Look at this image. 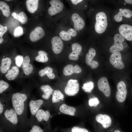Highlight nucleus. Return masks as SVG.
Returning <instances> with one entry per match:
<instances>
[{"mask_svg":"<svg viewBox=\"0 0 132 132\" xmlns=\"http://www.w3.org/2000/svg\"><path fill=\"white\" fill-rule=\"evenodd\" d=\"M72 3L74 5H77L83 1L82 0H71Z\"/></svg>","mask_w":132,"mask_h":132,"instance_id":"nucleus-42","label":"nucleus"},{"mask_svg":"<svg viewBox=\"0 0 132 132\" xmlns=\"http://www.w3.org/2000/svg\"><path fill=\"white\" fill-rule=\"evenodd\" d=\"M79 85L76 79H70L68 81L64 90L65 94L69 96L75 95L79 91Z\"/></svg>","mask_w":132,"mask_h":132,"instance_id":"nucleus-3","label":"nucleus"},{"mask_svg":"<svg viewBox=\"0 0 132 132\" xmlns=\"http://www.w3.org/2000/svg\"><path fill=\"white\" fill-rule=\"evenodd\" d=\"M71 19L74 24L75 29L77 31L82 30L85 25V22L83 19L77 13L73 14Z\"/></svg>","mask_w":132,"mask_h":132,"instance_id":"nucleus-15","label":"nucleus"},{"mask_svg":"<svg viewBox=\"0 0 132 132\" xmlns=\"http://www.w3.org/2000/svg\"><path fill=\"white\" fill-rule=\"evenodd\" d=\"M96 20L95 30L98 33H102L105 31L108 25L106 15L103 12H99L96 15Z\"/></svg>","mask_w":132,"mask_h":132,"instance_id":"nucleus-2","label":"nucleus"},{"mask_svg":"<svg viewBox=\"0 0 132 132\" xmlns=\"http://www.w3.org/2000/svg\"><path fill=\"white\" fill-rule=\"evenodd\" d=\"M44 103L41 99L31 100L29 103V106L31 113L33 116H35Z\"/></svg>","mask_w":132,"mask_h":132,"instance_id":"nucleus-16","label":"nucleus"},{"mask_svg":"<svg viewBox=\"0 0 132 132\" xmlns=\"http://www.w3.org/2000/svg\"><path fill=\"white\" fill-rule=\"evenodd\" d=\"M96 55V52L95 49L91 48L89 50L88 52L86 54L85 56L86 63L93 69L96 68L99 66V63L97 62L95 60L93 61V59Z\"/></svg>","mask_w":132,"mask_h":132,"instance_id":"nucleus-10","label":"nucleus"},{"mask_svg":"<svg viewBox=\"0 0 132 132\" xmlns=\"http://www.w3.org/2000/svg\"><path fill=\"white\" fill-rule=\"evenodd\" d=\"M125 1L128 3L132 4V0H125Z\"/></svg>","mask_w":132,"mask_h":132,"instance_id":"nucleus-44","label":"nucleus"},{"mask_svg":"<svg viewBox=\"0 0 132 132\" xmlns=\"http://www.w3.org/2000/svg\"><path fill=\"white\" fill-rule=\"evenodd\" d=\"M45 32L43 29L40 27H37L31 32L29 38L32 42H35L43 38Z\"/></svg>","mask_w":132,"mask_h":132,"instance_id":"nucleus-14","label":"nucleus"},{"mask_svg":"<svg viewBox=\"0 0 132 132\" xmlns=\"http://www.w3.org/2000/svg\"><path fill=\"white\" fill-rule=\"evenodd\" d=\"M64 96L60 91L58 90H54L52 95V101L53 103H56L63 101Z\"/></svg>","mask_w":132,"mask_h":132,"instance_id":"nucleus-29","label":"nucleus"},{"mask_svg":"<svg viewBox=\"0 0 132 132\" xmlns=\"http://www.w3.org/2000/svg\"><path fill=\"white\" fill-rule=\"evenodd\" d=\"M120 34L128 41H132V26L127 24L121 25L119 29Z\"/></svg>","mask_w":132,"mask_h":132,"instance_id":"nucleus-9","label":"nucleus"},{"mask_svg":"<svg viewBox=\"0 0 132 132\" xmlns=\"http://www.w3.org/2000/svg\"><path fill=\"white\" fill-rule=\"evenodd\" d=\"M53 71V70L52 68L47 66L44 69L40 70L38 72V74L41 77H43L46 75L49 78L52 79L55 77V74L52 73Z\"/></svg>","mask_w":132,"mask_h":132,"instance_id":"nucleus-27","label":"nucleus"},{"mask_svg":"<svg viewBox=\"0 0 132 132\" xmlns=\"http://www.w3.org/2000/svg\"><path fill=\"white\" fill-rule=\"evenodd\" d=\"M7 0V1H11V0Z\"/></svg>","mask_w":132,"mask_h":132,"instance_id":"nucleus-46","label":"nucleus"},{"mask_svg":"<svg viewBox=\"0 0 132 132\" xmlns=\"http://www.w3.org/2000/svg\"><path fill=\"white\" fill-rule=\"evenodd\" d=\"M109 61L111 64L118 69H121L124 66L122 60L121 54L119 52L113 53L110 55Z\"/></svg>","mask_w":132,"mask_h":132,"instance_id":"nucleus-7","label":"nucleus"},{"mask_svg":"<svg viewBox=\"0 0 132 132\" xmlns=\"http://www.w3.org/2000/svg\"><path fill=\"white\" fill-rule=\"evenodd\" d=\"M71 132H89L87 129L78 126L73 127L71 129Z\"/></svg>","mask_w":132,"mask_h":132,"instance_id":"nucleus-38","label":"nucleus"},{"mask_svg":"<svg viewBox=\"0 0 132 132\" xmlns=\"http://www.w3.org/2000/svg\"><path fill=\"white\" fill-rule=\"evenodd\" d=\"M94 83L92 81H89L84 83L82 88L85 92L90 93L94 88Z\"/></svg>","mask_w":132,"mask_h":132,"instance_id":"nucleus-32","label":"nucleus"},{"mask_svg":"<svg viewBox=\"0 0 132 132\" xmlns=\"http://www.w3.org/2000/svg\"><path fill=\"white\" fill-rule=\"evenodd\" d=\"M11 15L16 19L20 22L22 24H25L27 21V17L23 11H21L19 13L13 12L12 13Z\"/></svg>","mask_w":132,"mask_h":132,"instance_id":"nucleus-28","label":"nucleus"},{"mask_svg":"<svg viewBox=\"0 0 132 132\" xmlns=\"http://www.w3.org/2000/svg\"><path fill=\"white\" fill-rule=\"evenodd\" d=\"M95 119L96 121L101 124L104 128H108L111 125L112 120L108 115L99 114L96 116Z\"/></svg>","mask_w":132,"mask_h":132,"instance_id":"nucleus-13","label":"nucleus"},{"mask_svg":"<svg viewBox=\"0 0 132 132\" xmlns=\"http://www.w3.org/2000/svg\"><path fill=\"white\" fill-rule=\"evenodd\" d=\"M29 132H44L43 130L39 126L37 125L33 126Z\"/></svg>","mask_w":132,"mask_h":132,"instance_id":"nucleus-39","label":"nucleus"},{"mask_svg":"<svg viewBox=\"0 0 132 132\" xmlns=\"http://www.w3.org/2000/svg\"><path fill=\"white\" fill-rule=\"evenodd\" d=\"M114 43L110 47L109 50L111 53L119 52L123 49L122 43L124 41V38L120 34L117 33L114 37Z\"/></svg>","mask_w":132,"mask_h":132,"instance_id":"nucleus-5","label":"nucleus"},{"mask_svg":"<svg viewBox=\"0 0 132 132\" xmlns=\"http://www.w3.org/2000/svg\"><path fill=\"white\" fill-rule=\"evenodd\" d=\"M4 114L6 119L10 123L14 125L18 123V115L13 108L6 109L4 111Z\"/></svg>","mask_w":132,"mask_h":132,"instance_id":"nucleus-11","label":"nucleus"},{"mask_svg":"<svg viewBox=\"0 0 132 132\" xmlns=\"http://www.w3.org/2000/svg\"><path fill=\"white\" fill-rule=\"evenodd\" d=\"M38 55L36 56L35 59L36 61L39 62L46 63L48 59L47 56V54L45 51L40 50L38 52Z\"/></svg>","mask_w":132,"mask_h":132,"instance_id":"nucleus-30","label":"nucleus"},{"mask_svg":"<svg viewBox=\"0 0 132 132\" xmlns=\"http://www.w3.org/2000/svg\"><path fill=\"white\" fill-rule=\"evenodd\" d=\"M67 32L71 36L75 37L77 35V34L76 30L72 28L69 29Z\"/></svg>","mask_w":132,"mask_h":132,"instance_id":"nucleus-41","label":"nucleus"},{"mask_svg":"<svg viewBox=\"0 0 132 132\" xmlns=\"http://www.w3.org/2000/svg\"><path fill=\"white\" fill-rule=\"evenodd\" d=\"M23 56L21 55H17L15 58V63L17 66L20 67L22 64L24 60Z\"/></svg>","mask_w":132,"mask_h":132,"instance_id":"nucleus-36","label":"nucleus"},{"mask_svg":"<svg viewBox=\"0 0 132 132\" xmlns=\"http://www.w3.org/2000/svg\"><path fill=\"white\" fill-rule=\"evenodd\" d=\"M23 28L20 26H18L14 29L13 35L15 37H18L23 34Z\"/></svg>","mask_w":132,"mask_h":132,"instance_id":"nucleus-34","label":"nucleus"},{"mask_svg":"<svg viewBox=\"0 0 132 132\" xmlns=\"http://www.w3.org/2000/svg\"><path fill=\"white\" fill-rule=\"evenodd\" d=\"M117 91L116 92V97L119 102H122L125 100L127 94V90L125 83L123 81L119 82L117 84Z\"/></svg>","mask_w":132,"mask_h":132,"instance_id":"nucleus-4","label":"nucleus"},{"mask_svg":"<svg viewBox=\"0 0 132 132\" xmlns=\"http://www.w3.org/2000/svg\"><path fill=\"white\" fill-rule=\"evenodd\" d=\"M27 95L20 92L13 93L11 98V102L13 108L18 115L22 114L25 108V102L27 99Z\"/></svg>","mask_w":132,"mask_h":132,"instance_id":"nucleus-1","label":"nucleus"},{"mask_svg":"<svg viewBox=\"0 0 132 132\" xmlns=\"http://www.w3.org/2000/svg\"><path fill=\"white\" fill-rule=\"evenodd\" d=\"M114 132H121L119 130H115Z\"/></svg>","mask_w":132,"mask_h":132,"instance_id":"nucleus-45","label":"nucleus"},{"mask_svg":"<svg viewBox=\"0 0 132 132\" xmlns=\"http://www.w3.org/2000/svg\"><path fill=\"white\" fill-rule=\"evenodd\" d=\"M51 42L54 53L56 54L60 53L63 47V44L61 38L58 36H55L52 38Z\"/></svg>","mask_w":132,"mask_h":132,"instance_id":"nucleus-12","label":"nucleus"},{"mask_svg":"<svg viewBox=\"0 0 132 132\" xmlns=\"http://www.w3.org/2000/svg\"><path fill=\"white\" fill-rule=\"evenodd\" d=\"M132 16V12L130 10L126 9H120L119 12L114 16V19L116 21L119 22L122 20V16L129 18Z\"/></svg>","mask_w":132,"mask_h":132,"instance_id":"nucleus-20","label":"nucleus"},{"mask_svg":"<svg viewBox=\"0 0 132 132\" xmlns=\"http://www.w3.org/2000/svg\"><path fill=\"white\" fill-rule=\"evenodd\" d=\"M59 110L61 113L71 116L74 115L76 111V109L74 107L65 104H62L61 105Z\"/></svg>","mask_w":132,"mask_h":132,"instance_id":"nucleus-23","label":"nucleus"},{"mask_svg":"<svg viewBox=\"0 0 132 132\" xmlns=\"http://www.w3.org/2000/svg\"><path fill=\"white\" fill-rule=\"evenodd\" d=\"M7 28L6 26H3L0 24V38H2V35L7 31Z\"/></svg>","mask_w":132,"mask_h":132,"instance_id":"nucleus-40","label":"nucleus"},{"mask_svg":"<svg viewBox=\"0 0 132 132\" xmlns=\"http://www.w3.org/2000/svg\"><path fill=\"white\" fill-rule=\"evenodd\" d=\"M38 0H27L26 1V8L30 13H33L37 10L38 4Z\"/></svg>","mask_w":132,"mask_h":132,"instance_id":"nucleus-26","label":"nucleus"},{"mask_svg":"<svg viewBox=\"0 0 132 132\" xmlns=\"http://www.w3.org/2000/svg\"><path fill=\"white\" fill-rule=\"evenodd\" d=\"M59 35L62 39L65 41H69L71 39V36L67 31H62L60 32Z\"/></svg>","mask_w":132,"mask_h":132,"instance_id":"nucleus-33","label":"nucleus"},{"mask_svg":"<svg viewBox=\"0 0 132 132\" xmlns=\"http://www.w3.org/2000/svg\"><path fill=\"white\" fill-rule=\"evenodd\" d=\"M9 87V84L3 80H0V93H2Z\"/></svg>","mask_w":132,"mask_h":132,"instance_id":"nucleus-35","label":"nucleus"},{"mask_svg":"<svg viewBox=\"0 0 132 132\" xmlns=\"http://www.w3.org/2000/svg\"><path fill=\"white\" fill-rule=\"evenodd\" d=\"M19 72V70L18 67L14 66L8 70L5 75V77L8 80H13L17 77Z\"/></svg>","mask_w":132,"mask_h":132,"instance_id":"nucleus-22","label":"nucleus"},{"mask_svg":"<svg viewBox=\"0 0 132 132\" xmlns=\"http://www.w3.org/2000/svg\"><path fill=\"white\" fill-rule=\"evenodd\" d=\"M11 64V59L9 57L3 58L1 60L0 70L3 74H5L9 69Z\"/></svg>","mask_w":132,"mask_h":132,"instance_id":"nucleus-24","label":"nucleus"},{"mask_svg":"<svg viewBox=\"0 0 132 132\" xmlns=\"http://www.w3.org/2000/svg\"><path fill=\"white\" fill-rule=\"evenodd\" d=\"M51 6L48 10V13L51 16L53 15L62 11L64 7L63 3L59 0H52L50 2Z\"/></svg>","mask_w":132,"mask_h":132,"instance_id":"nucleus-8","label":"nucleus"},{"mask_svg":"<svg viewBox=\"0 0 132 132\" xmlns=\"http://www.w3.org/2000/svg\"><path fill=\"white\" fill-rule=\"evenodd\" d=\"M97 84L99 89L106 96L109 97L110 94L111 90L107 78L105 77H101L98 81Z\"/></svg>","mask_w":132,"mask_h":132,"instance_id":"nucleus-6","label":"nucleus"},{"mask_svg":"<svg viewBox=\"0 0 132 132\" xmlns=\"http://www.w3.org/2000/svg\"><path fill=\"white\" fill-rule=\"evenodd\" d=\"M40 89L43 92L42 96L44 99L48 100L50 98L51 95H53L54 90L49 85H43L40 87Z\"/></svg>","mask_w":132,"mask_h":132,"instance_id":"nucleus-25","label":"nucleus"},{"mask_svg":"<svg viewBox=\"0 0 132 132\" xmlns=\"http://www.w3.org/2000/svg\"><path fill=\"white\" fill-rule=\"evenodd\" d=\"M0 9L3 15L5 17H9L10 14V8L6 3L1 1H0Z\"/></svg>","mask_w":132,"mask_h":132,"instance_id":"nucleus-31","label":"nucleus"},{"mask_svg":"<svg viewBox=\"0 0 132 132\" xmlns=\"http://www.w3.org/2000/svg\"><path fill=\"white\" fill-rule=\"evenodd\" d=\"M30 60L28 55L25 56L22 64V67L24 74L26 75H28L33 72V67L30 63Z\"/></svg>","mask_w":132,"mask_h":132,"instance_id":"nucleus-19","label":"nucleus"},{"mask_svg":"<svg viewBox=\"0 0 132 132\" xmlns=\"http://www.w3.org/2000/svg\"><path fill=\"white\" fill-rule=\"evenodd\" d=\"M51 114L48 110H45L40 109L37 112L35 116L37 121L40 122L43 121H48L50 117Z\"/></svg>","mask_w":132,"mask_h":132,"instance_id":"nucleus-21","label":"nucleus"},{"mask_svg":"<svg viewBox=\"0 0 132 132\" xmlns=\"http://www.w3.org/2000/svg\"><path fill=\"white\" fill-rule=\"evenodd\" d=\"M72 52L69 55V59L71 60H77L78 58V55L82 50L81 46L77 43H75L72 45Z\"/></svg>","mask_w":132,"mask_h":132,"instance_id":"nucleus-17","label":"nucleus"},{"mask_svg":"<svg viewBox=\"0 0 132 132\" xmlns=\"http://www.w3.org/2000/svg\"><path fill=\"white\" fill-rule=\"evenodd\" d=\"M81 71V69L78 65L73 66L71 64H68L64 67L63 73L64 75L69 76L74 73H80Z\"/></svg>","mask_w":132,"mask_h":132,"instance_id":"nucleus-18","label":"nucleus"},{"mask_svg":"<svg viewBox=\"0 0 132 132\" xmlns=\"http://www.w3.org/2000/svg\"><path fill=\"white\" fill-rule=\"evenodd\" d=\"M88 102L90 106L96 107L99 103V101L97 98H94L90 99Z\"/></svg>","mask_w":132,"mask_h":132,"instance_id":"nucleus-37","label":"nucleus"},{"mask_svg":"<svg viewBox=\"0 0 132 132\" xmlns=\"http://www.w3.org/2000/svg\"><path fill=\"white\" fill-rule=\"evenodd\" d=\"M4 107L3 104L0 101V114H1L3 111Z\"/></svg>","mask_w":132,"mask_h":132,"instance_id":"nucleus-43","label":"nucleus"}]
</instances>
